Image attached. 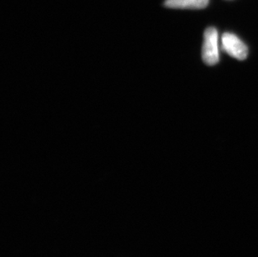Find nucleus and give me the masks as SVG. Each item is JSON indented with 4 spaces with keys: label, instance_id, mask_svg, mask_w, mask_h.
Here are the masks:
<instances>
[{
    "label": "nucleus",
    "instance_id": "nucleus-3",
    "mask_svg": "<svg viewBox=\"0 0 258 257\" xmlns=\"http://www.w3.org/2000/svg\"><path fill=\"white\" fill-rule=\"evenodd\" d=\"M209 0H166L164 5L170 9L199 10L206 7Z\"/></svg>",
    "mask_w": 258,
    "mask_h": 257
},
{
    "label": "nucleus",
    "instance_id": "nucleus-2",
    "mask_svg": "<svg viewBox=\"0 0 258 257\" xmlns=\"http://www.w3.org/2000/svg\"><path fill=\"white\" fill-rule=\"evenodd\" d=\"M222 48L228 54L239 60H244L248 53L246 44L231 33H225L222 35Z\"/></svg>",
    "mask_w": 258,
    "mask_h": 257
},
{
    "label": "nucleus",
    "instance_id": "nucleus-1",
    "mask_svg": "<svg viewBox=\"0 0 258 257\" xmlns=\"http://www.w3.org/2000/svg\"><path fill=\"white\" fill-rule=\"evenodd\" d=\"M202 58L208 66H214L219 61L218 33L215 28H208L204 33L202 46Z\"/></svg>",
    "mask_w": 258,
    "mask_h": 257
}]
</instances>
